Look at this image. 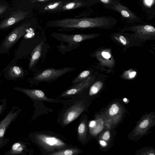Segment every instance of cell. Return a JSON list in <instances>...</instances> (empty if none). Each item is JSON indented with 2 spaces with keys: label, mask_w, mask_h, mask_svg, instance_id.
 <instances>
[{
  "label": "cell",
  "mask_w": 155,
  "mask_h": 155,
  "mask_svg": "<svg viewBox=\"0 0 155 155\" xmlns=\"http://www.w3.org/2000/svg\"><path fill=\"white\" fill-rule=\"evenodd\" d=\"M108 17L101 16L94 18H66L49 22L47 26L58 28L60 31H69L77 29L99 28H107L109 25Z\"/></svg>",
  "instance_id": "6da1fadb"
},
{
  "label": "cell",
  "mask_w": 155,
  "mask_h": 155,
  "mask_svg": "<svg viewBox=\"0 0 155 155\" xmlns=\"http://www.w3.org/2000/svg\"><path fill=\"white\" fill-rule=\"evenodd\" d=\"M99 35L96 34L68 35L53 32L51 36L60 41V44L57 46V48L63 54L78 48L84 41L94 38Z\"/></svg>",
  "instance_id": "7a4b0ae2"
},
{
  "label": "cell",
  "mask_w": 155,
  "mask_h": 155,
  "mask_svg": "<svg viewBox=\"0 0 155 155\" xmlns=\"http://www.w3.org/2000/svg\"><path fill=\"white\" fill-rule=\"evenodd\" d=\"M76 68L66 67L61 69L49 68L39 71L34 76L32 80L35 83L42 82H51L56 80L65 74L70 72Z\"/></svg>",
  "instance_id": "3957f363"
},
{
  "label": "cell",
  "mask_w": 155,
  "mask_h": 155,
  "mask_svg": "<svg viewBox=\"0 0 155 155\" xmlns=\"http://www.w3.org/2000/svg\"><path fill=\"white\" fill-rule=\"evenodd\" d=\"M35 139L38 143L47 150L51 151L61 149L66 147V144L61 140L54 137L45 134H38Z\"/></svg>",
  "instance_id": "277c9868"
},
{
  "label": "cell",
  "mask_w": 155,
  "mask_h": 155,
  "mask_svg": "<svg viewBox=\"0 0 155 155\" xmlns=\"http://www.w3.org/2000/svg\"><path fill=\"white\" fill-rule=\"evenodd\" d=\"M31 25V23L23 24L14 29L6 38L3 46L6 49L10 48L25 33L26 30Z\"/></svg>",
  "instance_id": "5b68a950"
},
{
  "label": "cell",
  "mask_w": 155,
  "mask_h": 155,
  "mask_svg": "<svg viewBox=\"0 0 155 155\" xmlns=\"http://www.w3.org/2000/svg\"><path fill=\"white\" fill-rule=\"evenodd\" d=\"M84 109V104L81 101L75 103L65 113L63 116V122L67 125L76 119Z\"/></svg>",
  "instance_id": "8992f818"
},
{
  "label": "cell",
  "mask_w": 155,
  "mask_h": 155,
  "mask_svg": "<svg viewBox=\"0 0 155 155\" xmlns=\"http://www.w3.org/2000/svg\"><path fill=\"white\" fill-rule=\"evenodd\" d=\"M94 78V76H90L81 81L73 84L68 90L62 93L61 97H65L80 93L90 85Z\"/></svg>",
  "instance_id": "52a82bcc"
},
{
  "label": "cell",
  "mask_w": 155,
  "mask_h": 155,
  "mask_svg": "<svg viewBox=\"0 0 155 155\" xmlns=\"http://www.w3.org/2000/svg\"><path fill=\"white\" fill-rule=\"evenodd\" d=\"M111 8L119 12L122 17L132 22H138L140 19L127 7L118 2H112Z\"/></svg>",
  "instance_id": "ba28073f"
},
{
  "label": "cell",
  "mask_w": 155,
  "mask_h": 155,
  "mask_svg": "<svg viewBox=\"0 0 155 155\" xmlns=\"http://www.w3.org/2000/svg\"><path fill=\"white\" fill-rule=\"evenodd\" d=\"M14 107L5 117L0 122V138H3L7 129L11 124L16 118L21 109Z\"/></svg>",
  "instance_id": "9c48e42d"
},
{
  "label": "cell",
  "mask_w": 155,
  "mask_h": 155,
  "mask_svg": "<svg viewBox=\"0 0 155 155\" xmlns=\"http://www.w3.org/2000/svg\"><path fill=\"white\" fill-rule=\"evenodd\" d=\"M14 89L25 94L31 99L36 101H46L52 102L54 100L48 98L42 91L36 89H29L18 87H15Z\"/></svg>",
  "instance_id": "30bf717a"
},
{
  "label": "cell",
  "mask_w": 155,
  "mask_h": 155,
  "mask_svg": "<svg viewBox=\"0 0 155 155\" xmlns=\"http://www.w3.org/2000/svg\"><path fill=\"white\" fill-rule=\"evenodd\" d=\"M124 29L134 31L137 36L143 38L154 36L155 35V28L150 25L134 26Z\"/></svg>",
  "instance_id": "8fae6325"
},
{
  "label": "cell",
  "mask_w": 155,
  "mask_h": 155,
  "mask_svg": "<svg viewBox=\"0 0 155 155\" xmlns=\"http://www.w3.org/2000/svg\"><path fill=\"white\" fill-rule=\"evenodd\" d=\"M28 12L18 10L10 16L4 20L0 24V29H3L18 22L25 18Z\"/></svg>",
  "instance_id": "7c38bea8"
},
{
  "label": "cell",
  "mask_w": 155,
  "mask_h": 155,
  "mask_svg": "<svg viewBox=\"0 0 155 155\" xmlns=\"http://www.w3.org/2000/svg\"><path fill=\"white\" fill-rule=\"evenodd\" d=\"M44 44V42L42 41L32 51L28 66L29 70L31 69L35 66L40 59L41 55Z\"/></svg>",
  "instance_id": "4fadbf2b"
},
{
  "label": "cell",
  "mask_w": 155,
  "mask_h": 155,
  "mask_svg": "<svg viewBox=\"0 0 155 155\" xmlns=\"http://www.w3.org/2000/svg\"><path fill=\"white\" fill-rule=\"evenodd\" d=\"M26 147L21 142H16L12 146L11 149L5 154V155L22 154L25 150Z\"/></svg>",
  "instance_id": "5bb4252c"
},
{
  "label": "cell",
  "mask_w": 155,
  "mask_h": 155,
  "mask_svg": "<svg viewBox=\"0 0 155 155\" xmlns=\"http://www.w3.org/2000/svg\"><path fill=\"white\" fill-rule=\"evenodd\" d=\"M8 74L12 78H17L23 76L24 73L21 68L17 66H14L9 68Z\"/></svg>",
  "instance_id": "9a60e30c"
},
{
  "label": "cell",
  "mask_w": 155,
  "mask_h": 155,
  "mask_svg": "<svg viewBox=\"0 0 155 155\" xmlns=\"http://www.w3.org/2000/svg\"><path fill=\"white\" fill-rule=\"evenodd\" d=\"M80 152V150L79 149L69 148L56 151L49 154L52 155H74L77 154Z\"/></svg>",
  "instance_id": "2e32d148"
},
{
  "label": "cell",
  "mask_w": 155,
  "mask_h": 155,
  "mask_svg": "<svg viewBox=\"0 0 155 155\" xmlns=\"http://www.w3.org/2000/svg\"><path fill=\"white\" fill-rule=\"evenodd\" d=\"M91 73V71L89 70H86L81 72L72 81V83H77L85 80L90 76Z\"/></svg>",
  "instance_id": "e0dca14e"
},
{
  "label": "cell",
  "mask_w": 155,
  "mask_h": 155,
  "mask_svg": "<svg viewBox=\"0 0 155 155\" xmlns=\"http://www.w3.org/2000/svg\"><path fill=\"white\" fill-rule=\"evenodd\" d=\"M103 86V83L101 81H98L95 82L91 87L89 94L92 95L97 93Z\"/></svg>",
  "instance_id": "ac0fdd59"
},
{
  "label": "cell",
  "mask_w": 155,
  "mask_h": 155,
  "mask_svg": "<svg viewBox=\"0 0 155 155\" xmlns=\"http://www.w3.org/2000/svg\"><path fill=\"white\" fill-rule=\"evenodd\" d=\"M83 5V4L82 2H72L63 6L61 7V8L64 10H71L81 7Z\"/></svg>",
  "instance_id": "d6986e66"
},
{
  "label": "cell",
  "mask_w": 155,
  "mask_h": 155,
  "mask_svg": "<svg viewBox=\"0 0 155 155\" xmlns=\"http://www.w3.org/2000/svg\"><path fill=\"white\" fill-rule=\"evenodd\" d=\"M62 3L61 2H58L51 3L46 6L45 9L47 10H54L61 6Z\"/></svg>",
  "instance_id": "ffe728a7"
},
{
  "label": "cell",
  "mask_w": 155,
  "mask_h": 155,
  "mask_svg": "<svg viewBox=\"0 0 155 155\" xmlns=\"http://www.w3.org/2000/svg\"><path fill=\"white\" fill-rule=\"evenodd\" d=\"M137 74V72L133 70H130L126 71L124 73V77L127 79H132L134 78Z\"/></svg>",
  "instance_id": "44dd1931"
},
{
  "label": "cell",
  "mask_w": 155,
  "mask_h": 155,
  "mask_svg": "<svg viewBox=\"0 0 155 155\" xmlns=\"http://www.w3.org/2000/svg\"><path fill=\"white\" fill-rule=\"evenodd\" d=\"M119 110V108L116 104H113L109 110V114L111 116H114L117 114Z\"/></svg>",
  "instance_id": "7402d4cb"
},
{
  "label": "cell",
  "mask_w": 155,
  "mask_h": 155,
  "mask_svg": "<svg viewBox=\"0 0 155 155\" xmlns=\"http://www.w3.org/2000/svg\"><path fill=\"white\" fill-rule=\"evenodd\" d=\"M86 129L85 124L84 122L81 123L78 127V133L79 137H81L84 135Z\"/></svg>",
  "instance_id": "603a6c76"
},
{
  "label": "cell",
  "mask_w": 155,
  "mask_h": 155,
  "mask_svg": "<svg viewBox=\"0 0 155 155\" xmlns=\"http://www.w3.org/2000/svg\"><path fill=\"white\" fill-rule=\"evenodd\" d=\"M114 38L118 40L123 45H126L127 44V41L123 35H120L118 37L114 36Z\"/></svg>",
  "instance_id": "cb8c5ba5"
},
{
  "label": "cell",
  "mask_w": 155,
  "mask_h": 155,
  "mask_svg": "<svg viewBox=\"0 0 155 155\" xmlns=\"http://www.w3.org/2000/svg\"><path fill=\"white\" fill-rule=\"evenodd\" d=\"M9 141V139L5 138H0V149L5 146Z\"/></svg>",
  "instance_id": "d4e9b609"
},
{
  "label": "cell",
  "mask_w": 155,
  "mask_h": 155,
  "mask_svg": "<svg viewBox=\"0 0 155 155\" xmlns=\"http://www.w3.org/2000/svg\"><path fill=\"white\" fill-rule=\"evenodd\" d=\"M149 121L147 119H145L142 121L140 124V127L143 128L146 127L148 125Z\"/></svg>",
  "instance_id": "484cf974"
},
{
  "label": "cell",
  "mask_w": 155,
  "mask_h": 155,
  "mask_svg": "<svg viewBox=\"0 0 155 155\" xmlns=\"http://www.w3.org/2000/svg\"><path fill=\"white\" fill-rule=\"evenodd\" d=\"M6 105V101L5 100L3 102L2 104H0V115L2 114L5 109Z\"/></svg>",
  "instance_id": "4316f807"
},
{
  "label": "cell",
  "mask_w": 155,
  "mask_h": 155,
  "mask_svg": "<svg viewBox=\"0 0 155 155\" xmlns=\"http://www.w3.org/2000/svg\"><path fill=\"white\" fill-rule=\"evenodd\" d=\"M110 137V133L108 131H105L104 133L102 138L104 140H107Z\"/></svg>",
  "instance_id": "83f0119b"
},
{
  "label": "cell",
  "mask_w": 155,
  "mask_h": 155,
  "mask_svg": "<svg viewBox=\"0 0 155 155\" xmlns=\"http://www.w3.org/2000/svg\"><path fill=\"white\" fill-rule=\"evenodd\" d=\"M102 56L104 58L109 59L110 58V55L109 53L107 51H103L101 53Z\"/></svg>",
  "instance_id": "f1b7e54d"
},
{
  "label": "cell",
  "mask_w": 155,
  "mask_h": 155,
  "mask_svg": "<svg viewBox=\"0 0 155 155\" xmlns=\"http://www.w3.org/2000/svg\"><path fill=\"white\" fill-rule=\"evenodd\" d=\"M101 2L107 5H111L113 2H118L116 0H99Z\"/></svg>",
  "instance_id": "f546056e"
},
{
  "label": "cell",
  "mask_w": 155,
  "mask_h": 155,
  "mask_svg": "<svg viewBox=\"0 0 155 155\" xmlns=\"http://www.w3.org/2000/svg\"><path fill=\"white\" fill-rule=\"evenodd\" d=\"M6 6L2 5H0V15L4 12L7 8Z\"/></svg>",
  "instance_id": "4dcf8cb0"
},
{
  "label": "cell",
  "mask_w": 155,
  "mask_h": 155,
  "mask_svg": "<svg viewBox=\"0 0 155 155\" xmlns=\"http://www.w3.org/2000/svg\"><path fill=\"white\" fill-rule=\"evenodd\" d=\"M96 124V122L95 121L92 120L89 123V127H94Z\"/></svg>",
  "instance_id": "1f68e13d"
},
{
  "label": "cell",
  "mask_w": 155,
  "mask_h": 155,
  "mask_svg": "<svg viewBox=\"0 0 155 155\" xmlns=\"http://www.w3.org/2000/svg\"><path fill=\"white\" fill-rule=\"evenodd\" d=\"M100 144L103 146H105L106 145L107 143L106 142L103 140H101L100 141Z\"/></svg>",
  "instance_id": "d6a6232c"
},
{
  "label": "cell",
  "mask_w": 155,
  "mask_h": 155,
  "mask_svg": "<svg viewBox=\"0 0 155 155\" xmlns=\"http://www.w3.org/2000/svg\"><path fill=\"white\" fill-rule=\"evenodd\" d=\"M49 0H32L31 1V2H35L38 1V2H44L48 1Z\"/></svg>",
  "instance_id": "836d02e7"
},
{
  "label": "cell",
  "mask_w": 155,
  "mask_h": 155,
  "mask_svg": "<svg viewBox=\"0 0 155 155\" xmlns=\"http://www.w3.org/2000/svg\"><path fill=\"white\" fill-rule=\"evenodd\" d=\"M127 99L126 98H124L123 99V101H124V102H126L127 101Z\"/></svg>",
  "instance_id": "e575fe53"
},
{
  "label": "cell",
  "mask_w": 155,
  "mask_h": 155,
  "mask_svg": "<svg viewBox=\"0 0 155 155\" xmlns=\"http://www.w3.org/2000/svg\"><path fill=\"white\" fill-rule=\"evenodd\" d=\"M154 154H153L152 153H151L149 154V155H153Z\"/></svg>",
  "instance_id": "d590c367"
}]
</instances>
